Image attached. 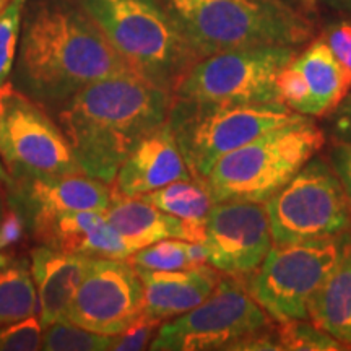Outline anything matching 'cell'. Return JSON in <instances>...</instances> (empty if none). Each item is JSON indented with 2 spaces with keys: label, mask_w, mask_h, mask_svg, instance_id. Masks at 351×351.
Masks as SVG:
<instances>
[{
  "label": "cell",
  "mask_w": 351,
  "mask_h": 351,
  "mask_svg": "<svg viewBox=\"0 0 351 351\" xmlns=\"http://www.w3.org/2000/svg\"><path fill=\"white\" fill-rule=\"evenodd\" d=\"M129 261L140 270H182L208 263V252L204 243L171 238L138 249Z\"/></svg>",
  "instance_id": "cell-24"
},
{
  "label": "cell",
  "mask_w": 351,
  "mask_h": 351,
  "mask_svg": "<svg viewBox=\"0 0 351 351\" xmlns=\"http://www.w3.org/2000/svg\"><path fill=\"white\" fill-rule=\"evenodd\" d=\"M8 2V0H0V8H2L3 5H5V3Z\"/></svg>",
  "instance_id": "cell-38"
},
{
  "label": "cell",
  "mask_w": 351,
  "mask_h": 351,
  "mask_svg": "<svg viewBox=\"0 0 351 351\" xmlns=\"http://www.w3.org/2000/svg\"><path fill=\"white\" fill-rule=\"evenodd\" d=\"M43 326L39 315L0 326V351L41 350Z\"/></svg>",
  "instance_id": "cell-28"
},
{
  "label": "cell",
  "mask_w": 351,
  "mask_h": 351,
  "mask_svg": "<svg viewBox=\"0 0 351 351\" xmlns=\"http://www.w3.org/2000/svg\"><path fill=\"white\" fill-rule=\"evenodd\" d=\"M0 182L5 184V186L10 184V176H8L5 166H3V163H2V158H0Z\"/></svg>",
  "instance_id": "cell-33"
},
{
  "label": "cell",
  "mask_w": 351,
  "mask_h": 351,
  "mask_svg": "<svg viewBox=\"0 0 351 351\" xmlns=\"http://www.w3.org/2000/svg\"><path fill=\"white\" fill-rule=\"evenodd\" d=\"M192 179L168 122L130 152L111 184L114 194L142 197L176 181Z\"/></svg>",
  "instance_id": "cell-17"
},
{
  "label": "cell",
  "mask_w": 351,
  "mask_h": 351,
  "mask_svg": "<svg viewBox=\"0 0 351 351\" xmlns=\"http://www.w3.org/2000/svg\"><path fill=\"white\" fill-rule=\"evenodd\" d=\"M322 39L335 59L351 73V21L343 20L332 25Z\"/></svg>",
  "instance_id": "cell-30"
},
{
  "label": "cell",
  "mask_w": 351,
  "mask_h": 351,
  "mask_svg": "<svg viewBox=\"0 0 351 351\" xmlns=\"http://www.w3.org/2000/svg\"><path fill=\"white\" fill-rule=\"evenodd\" d=\"M270 317L254 301L239 278L228 276L204 302L166 320L148 348L155 351L231 350L252 333L270 328Z\"/></svg>",
  "instance_id": "cell-11"
},
{
  "label": "cell",
  "mask_w": 351,
  "mask_h": 351,
  "mask_svg": "<svg viewBox=\"0 0 351 351\" xmlns=\"http://www.w3.org/2000/svg\"><path fill=\"white\" fill-rule=\"evenodd\" d=\"M10 261H12V257L8 256L7 251H0V270H2Z\"/></svg>",
  "instance_id": "cell-35"
},
{
  "label": "cell",
  "mask_w": 351,
  "mask_h": 351,
  "mask_svg": "<svg viewBox=\"0 0 351 351\" xmlns=\"http://www.w3.org/2000/svg\"><path fill=\"white\" fill-rule=\"evenodd\" d=\"M296 56V47L261 46L202 57L176 85L173 98L234 104L283 103L276 78Z\"/></svg>",
  "instance_id": "cell-9"
},
{
  "label": "cell",
  "mask_w": 351,
  "mask_h": 351,
  "mask_svg": "<svg viewBox=\"0 0 351 351\" xmlns=\"http://www.w3.org/2000/svg\"><path fill=\"white\" fill-rule=\"evenodd\" d=\"M125 73L134 72L78 2L39 0L23 13L12 83L43 108L59 109L91 83Z\"/></svg>",
  "instance_id": "cell-1"
},
{
  "label": "cell",
  "mask_w": 351,
  "mask_h": 351,
  "mask_svg": "<svg viewBox=\"0 0 351 351\" xmlns=\"http://www.w3.org/2000/svg\"><path fill=\"white\" fill-rule=\"evenodd\" d=\"M104 217L134 252L163 239L176 238L197 243H204L205 239V228L187 225L140 197H122L112 191L111 204Z\"/></svg>",
  "instance_id": "cell-20"
},
{
  "label": "cell",
  "mask_w": 351,
  "mask_h": 351,
  "mask_svg": "<svg viewBox=\"0 0 351 351\" xmlns=\"http://www.w3.org/2000/svg\"><path fill=\"white\" fill-rule=\"evenodd\" d=\"M335 5L343 7V8H351V0H332Z\"/></svg>",
  "instance_id": "cell-37"
},
{
  "label": "cell",
  "mask_w": 351,
  "mask_h": 351,
  "mask_svg": "<svg viewBox=\"0 0 351 351\" xmlns=\"http://www.w3.org/2000/svg\"><path fill=\"white\" fill-rule=\"evenodd\" d=\"M309 121L285 103L234 104L173 98L168 124L192 179L204 182L228 153L267 132Z\"/></svg>",
  "instance_id": "cell-5"
},
{
  "label": "cell",
  "mask_w": 351,
  "mask_h": 351,
  "mask_svg": "<svg viewBox=\"0 0 351 351\" xmlns=\"http://www.w3.org/2000/svg\"><path fill=\"white\" fill-rule=\"evenodd\" d=\"M143 314V283L129 258H95L65 320L103 335H119Z\"/></svg>",
  "instance_id": "cell-12"
},
{
  "label": "cell",
  "mask_w": 351,
  "mask_h": 351,
  "mask_svg": "<svg viewBox=\"0 0 351 351\" xmlns=\"http://www.w3.org/2000/svg\"><path fill=\"white\" fill-rule=\"evenodd\" d=\"M173 95L137 73L83 88L57 111L83 174L111 186L130 152L168 122Z\"/></svg>",
  "instance_id": "cell-2"
},
{
  "label": "cell",
  "mask_w": 351,
  "mask_h": 351,
  "mask_svg": "<svg viewBox=\"0 0 351 351\" xmlns=\"http://www.w3.org/2000/svg\"><path fill=\"white\" fill-rule=\"evenodd\" d=\"M295 2H298V5H302V10L304 12H311V8H313V0H295Z\"/></svg>",
  "instance_id": "cell-36"
},
{
  "label": "cell",
  "mask_w": 351,
  "mask_h": 351,
  "mask_svg": "<svg viewBox=\"0 0 351 351\" xmlns=\"http://www.w3.org/2000/svg\"><path fill=\"white\" fill-rule=\"evenodd\" d=\"M5 215H7V210H5V202H3L2 192H0V226H2L3 219H5Z\"/></svg>",
  "instance_id": "cell-34"
},
{
  "label": "cell",
  "mask_w": 351,
  "mask_h": 351,
  "mask_svg": "<svg viewBox=\"0 0 351 351\" xmlns=\"http://www.w3.org/2000/svg\"><path fill=\"white\" fill-rule=\"evenodd\" d=\"M39 315L38 291L28 258L19 257L0 270V326Z\"/></svg>",
  "instance_id": "cell-22"
},
{
  "label": "cell",
  "mask_w": 351,
  "mask_h": 351,
  "mask_svg": "<svg viewBox=\"0 0 351 351\" xmlns=\"http://www.w3.org/2000/svg\"><path fill=\"white\" fill-rule=\"evenodd\" d=\"M191 226L205 228L213 200L205 186L195 179H182L140 197Z\"/></svg>",
  "instance_id": "cell-23"
},
{
  "label": "cell",
  "mask_w": 351,
  "mask_h": 351,
  "mask_svg": "<svg viewBox=\"0 0 351 351\" xmlns=\"http://www.w3.org/2000/svg\"><path fill=\"white\" fill-rule=\"evenodd\" d=\"M38 244L96 258H129L134 251L104 213H36L25 218Z\"/></svg>",
  "instance_id": "cell-15"
},
{
  "label": "cell",
  "mask_w": 351,
  "mask_h": 351,
  "mask_svg": "<svg viewBox=\"0 0 351 351\" xmlns=\"http://www.w3.org/2000/svg\"><path fill=\"white\" fill-rule=\"evenodd\" d=\"M114 337L86 330L80 326L59 320L43 328L41 350L46 351H108Z\"/></svg>",
  "instance_id": "cell-25"
},
{
  "label": "cell",
  "mask_w": 351,
  "mask_h": 351,
  "mask_svg": "<svg viewBox=\"0 0 351 351\" xmlns=\"http://www.w3.org/2000/svg\"><path fill=\"white\" fill-rule=\"evenodd\" d=\"M204 244L208 263L223 275H251L274 247L265 205L245 200L213 204L205 221Z\"/></svg>",
  "instance_id": "cell-13"
},
{
  "label": "cell",
  "mask_w": 351,
  "mask_h": 351,
  "mask_svg": "<svg viewBox=\"0 0 351 351\" xmlns=\"http://www.w3.org/2000/svg\"><path fill=\"white\" fill-rule=\"evenodd\" d=\"M199 59L261 46L311 41L313 21L287 0H163Z\"/></svg>",
  "instance_id": "cell-3"
},
{
  "label": "cell",
  "mask_w": 351,
  "mask_h": 351,
  "mask_svg": "<svg viewBox=\"0 0 351 351\" xmlns=\"http://www.w3.org/2000/svg\"><path fill=\"white\" fill-rule=\"evenodd\" d=\"M274 245L332 238L351 226L348 195L332 165L314 156L265 202Z\"/></svg>",
  "instance_id": "cell-8"
},
{
  "label": "cell",
  "mask_w": 351,
  "mask_h": 351,
  "mask_svg": "<svg viewBox=\"0 0 351 351\" xmlns=\"http://www.w3.org/2000/svg\"><path fill=\"white\" fill-rule=\"evenodd\" d=\"M309 317L330 333L346 350L351 348V241L309 301Z\"/></svg>",
  "instance_id": "cell-21"
},
{
  "label": "cell",
  "mask_w": 351,
  "mask_h": 351,
  "mask_svg": "<svg viewBox=\"0 0 351 351\" xmlns=\"http://www.w3.org/2000/svg\"><path fill=\"white\" fill-rule=\"evenodd\" d=\"M333 116V129L343 142H351V90L337 106Z\"/></svg>",
  "instance_id": "cell-32"
},
{
  "label": "cell",
  "mask_w": 351,
  "mask_h": 351,
  "mask_svg": "<svg viewBox=\"0 0 351 351\" xmlns=\"http://www.w3.org/2000/svg\"><path fill=\"white\" fill-rule=\"evenodd\" d=\"M137 270L143 283V313L161 322L194 309L221 280V271L208 263L182 270Z\"/></svg>",
  "instance_id": "cell-19"
},
{
  "label": "cell",
  "mask_w": 351,
  "mask_h": 351,
  "mask_svg": "<svg viewBox=\"0 0 351 351\" xmlns=\"http://www.w3.org/2000/svg\"><path fill=\"white\" fill-rule=\"evenodd\" d=\"M96 257L57 251L39 244L32 251V275L39 300L43 328L65 320L70 304Z\"/></svg>",
  "instance_id": "cell-18"
},
{
  "label": "cell",
  "mask_w": 351,
  "mask_h": 351,
  "mask_svg": "<svg viewBox=\"0 0 351 351\" xmlns=\"http://www.w3.org/2000/svg\"><path fill=\"white\" fill-rule=\"evenodd\" d=\"M324 143L326 135L311 119L270 130L218 160L202 184L213 204H265L322 150Z\"/></svg>",
  "instance_id": "cell-6"
},
{
  "label": "cell",
  "mask_w": 351,
  "mask_h": 351,
  "mask_svg": "<svg viewBox=\"0 0 351 351\" xmlns=\"http://www.w3.org/2000/svg\"><path fill=\"white\" fill-rule=\"evenodd\" d=\"M348 236L274 245L245 289L276 324L309 319V301L337 265Z\"/></svg>",
  "instance_id": "cell-7"
},
{
  "label": "cell",
  "mask_w": 351,
  "mask_h": 351,
  "mask_svg": "<svg viewBox=\"0 0 351 351\" xmlns=\"http://www.w3.org/2000/svg\"><path fill=\"white\" fill-rule=\"evenodd\" d=\"M0 158L10 179L82 173L60 125L12 82L0 86Z\"/></svg>",
  "instance_id": "cell-10"
},
{
  "label": "cell",
  "mask_w": 351,
  "mask_h": 351,
  "mask_svg": "<svg viewBox=\"0 0 351 351\" xmlns=\"http://www.w3.org/2000/svg\"><path fill=\"white\" fill-rule=\"evenodd\" d=\"M282 350L288 351H337L346 350L339 340L333 339L330 333L314 324L306 322V319L287 320L276 327Z\"/></svg>",
  "instance_id": "cell-26"
},
{
  "label": "cell",
  "mask_w": 351,
  "mask_h": 351,
  "mask_svg": "<svg viewBox=\"0 0 351 351\" xmlns=\"http://www.w3.org/2000/svg\"><path fill=\"white\" fill-rule=\"evenodd\" d=\"M330 163L348 195L351 207V142H341L333 147Z\"/></svg>",
  "instance_id": "cell-31"
},
{
  "label": "cell",
  "mask_w": 351,
  "mask_h": 351,
  "mask_svg": "<svg viewBox=\"0 0 351 351\" xmlns=\"http://www.w3.org/2000/svg\"><path fill=\"white\" fill-rule=\"evenodd\" d=\"M161 324H163L161 320L143 313L138 319H135L124 332H121L119 335H114L111 350L137 351L148 348V345L152 343L153 337L156 335Z\"/></svg>",
  "instance_id": "cell-29"
},
{
  "label": "cell",
  "mask_w": 351,
  "mask_h": 351,
  "mask_svg": "<svg viewBox=\"0 0 351 351\" xmlns=\"http://www.w3.org/2000/svg\"><path fill=\"white\" fill-rule=\"evenodd\" d=\"M280 99L307 117L333 112L351 90V73L341 65L324 39H315L280 72Z\"/></svg>",
  "instance_id": "cell-14"
},
{
  "label": "cell",
  "mask_w": 351,
  "mask_h": 351,
  "mask_svg": "<svg viewBox=\"0 0 351 351\" xmlns=\"http://www.w3.org/2000/svg\"><path fill=\"white\" fill-rule=\"evenodd\" d=\"M7 187L25 218L36 213H104L111 204V186L83 173L10 179Z\"/></svg>",
  "instance_id": "cell-16"
},
{
  "label": "cell",
  "mask_w": 351,
  "mask_h": 351,
  "mask_svg": "<svg viewBox=\"0 0 351 351\" xmlns=\"http://www.w3.org/2000/svg\"><path fill=\"white\" fill-rule=\"evenodd\" d=\"M124 62L173 95L199 60L163 0H77Z\"/></svg>",
  "instance_id": "cell-4"
},
{
  "label": "cell",
  "mask_w": 351,
  "mask_h": 351,
  "mask_svg": "<svg viewBox=\"0 0 351 351\" xmlns=\"http://www.w3.org/2000/svg\"><path fill=\"white\" fill-rule=\"evenodd\" d=\"M26 0H8L0 8V86L10 77L19 52Z\"/></svg>",
  "instance_id": "cell-27"
}]
</instances>
